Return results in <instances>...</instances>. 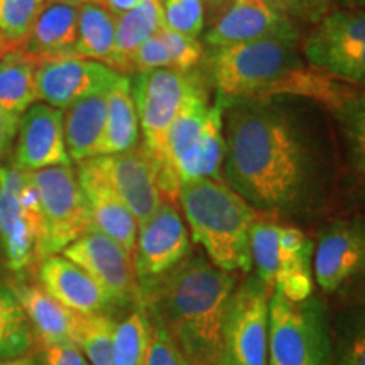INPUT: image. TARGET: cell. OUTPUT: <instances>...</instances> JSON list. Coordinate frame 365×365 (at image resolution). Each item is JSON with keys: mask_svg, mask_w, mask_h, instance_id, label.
<instances>
[{"mask_svg": "<svg viewBox=\"0 0 365 365\" xmlns=\"http://www.w3.org/2000/svg\"><path fill=\"white\" fill-rule=\"evenodd\" d=\"M139 117L132 97L130 78L120 75L107 93V118L97 156H110L134 149L139 143Z\"/></svg>", "mask_w": 365, "mask_h": 365, "instance_id": "obj_25", "label": "cell"}, {"mask_svg": "<svg viewBox=\"0 0 365 365\" xmlns=\"http://www.w3.org/2000/svg\"><path fill=\"white\" fill-rule=\"evenodd\" d=\"M323 108L286 95L227 105V185L269 217L308 222L322 213L330 202L335 170Z\"/></svg>", "mask_w": 365, "mask_h": 365, "instance_id": "obj_1", "label": "cell"}, {"mask_svg": "<svg viewBox=\"0 0 365 365\" xmlns=\"http://www.w3.org/2000/svg\"><path fill=\"white\" fill-rule=\"evenodd\" d=\"M113 328L115 322L103 313L80 314L76 345L90 365H115L113 362Z\"/></svg>", "mask_w": 365, "mask_h": 365, "instance_id": "obj_35", "label": "cell"}, {"mask_svg": "<svg viewBox=\"0 0 365 365\" xmlns=\"http://www.w3.org/2000/svg\"><path fill=\"white\" fill-rule=\"evenodd\" d=\"M207 2L213 7H220V6H223V4H227L228 0H207Z\"/></svg>", "mask_w": 365, "mask_h": 365, "instance_id": "obj_48", "label": "cell"}, {"mask_svg": "<svg viewBox=\"0 0 365 365\" xmlns=\"http://www.w3.org/2000/svg\"><path fill=\"white\" fill-rule=\"evenodd\" d=\"M281 223L271 220H257L250 230V255L255 276L266 282L274 291V276L279 252Z\"/></svg>", "mask_w": 365, "mask_h": 365, "instance_id": "obj_36", "label": "cell"}, {"mask_svg": "<svg viewBox=\"0 0 365 365\" xmlns=\"http://www.w3.org/2000/svg\"><path fill=\"white\" fill-rule=\"evenodd\" d=\"M365 272V215L322 227L313 252V276L327 294L349 287Z\"/></svg>", "mask_w": 365, "mask_h": 365, "instance_id": "obj_11", "label": "cell"}, {"mask_svg": "<svg viewBox=\"0 0 365 365\" xmlns=\"http://www.w3.org/2000/svg\"><path fill=\"white\" fill-rule=\"evenodd\" d=\"M191 252L190 234L175 203L163 202L137 230L134 271L139 282L163 276Z\"/></svg>", "mask_w": 365, "mask_h": 365, "instance_id": "obj_13", "label": "cell"}, {"mask_svg": "<svg viewBox=\"0 0 365 365\" xmlns=\"http://www.w3.org/2000/svg\"><path fill=\"white\" fill-rule=\"evenodd\" d=\"M120 75L95 59L63 58L46 61L36 70L38 97L63 110L81 98L108 91Z\"/></svg>", "mask_w": 365, "mask_h": 365, "instance_id": "obj_14", "label": "cell"}, {"mask_svg": "<svg viewBox=\"0 0 365 365\" xmlns=\"http://www.w3.org/2000/svg\"><path fill=\"white\" fill-rule=\"evenodd\" d=\"M158 68H173L171 54L168 51V46L164 43L161 31L145 41L134 53V56L130 59L129 71L140 73L158 70Z\"/></svg>", "mask_w": 365, "mask_h": 365, "instance_id": "obj_39", "label": "cell"}, {"mask_svg": "<svg viewBox=\"0 0 365 365\" xmlns=\"http://www.w3.org/2000/svg\"><path fill=\"white\" fill-rule=\"evenodd\" d=\"M0 56H2V51H0Z\"/></svg>", "mask_w": 365, "mask_h": 365, "instance_id": "obj_52", "label": "cell"}, {"mask_svg": "<svg viewBox=\"0 0 365 365\" xmlns=\"http://www.w3.org/2000/svg\"><path fill=\"white\" fill-rule=\"evenodd\" d=\"M308 65L365 90V11H333L314 22L303 43Z\"/></svg>", "mask_w": 365, "mask_h": 365, "instance_id": "obj_9", "label": "cell"}, {"mask_svg": "<svg viewBox=\"0 0 365 365\" xmlns=\"http://www.w3.org/2000/svg\"><path fill=\"white\" fill-rule=\"evenodd\" d=\"M113 190L129 208L137 225L144 223L163 203L158 168L143 145L125 153L97 156Z\"/></svg>", "mask_w": 365, "mask_h": 365, "instance_id": "obj_16", "label": "cell"}, {"mask_svg": "<svg viewBox=\"0 0 365 365\" xmlns=\"http://www.w3.org/2000/svg\"><path fill=\"white\" fill-rule=\"evenodd\" d=\"M21 115L0 107V163L7 156L19 132Z\"/></svg>", "mask_w": 365, "mask_h": 365, "instance_id": "obj_43", "label": "cell"}, {"mask_svg": "<svg viewBox=\"0 0 365 365\" xmlns=\"http://www.w3.org/2000/svg\"><path fill=\"white\" fill-rule=\"evenodd\" d=\"M44 6L46 0H4L0 6V44L4 54L24 46Z\"/></svg>", "mask_w": 365, "mask_h": 365, "instance_id": "obj_34", "label": "cell"}, {"mask_svg": "<svg viewBox=\"0 0 365 365\" xmlns=\"http://www.w3.org/2000/svg\"><path fill=\"white\" fill-rule=\"evenodd\" d=\"M150 325L153 331H150V344L144 365H188L190 360L181 354L166 330H163L154 322H150Z\"/></svg>", "mask_w": 365, "mask_h": 365, "instance_id": "obj_40", "label": "cell"}, {"mask_svg": "<svg viewBox=\"0 0 365 365\" xmlns=\"http://www.w3.org/2000/svg\"><path fill=\"white\" fill-rule=\"evenodd\" d=\"M41 63L24 49H12L0 56V107L22 115L39 100L36 70Z\"/></svg>", "mask_w": 365, "mask_h": 365, "instance_id": "obj_28", "label": "cell"}, {"mask_svg": "<svg viewBox=\"0 0 365 365\" xmlns=\"http://www.w3.org/2000/svg\"><path fill=\"white\" fill-rule=\"evenodd\" d=\"M164 27L196 38L205 26L203 0H161Z\"/></svg>", "mask_w": 365, "mask_h": 365, "instance_id": "obj_37", "label": "cell"}, {"mask_svg": "<svg viewBox=\"0 0 365 365\" xmlns=\"http://www.w3.org/2000/svg\"><path fill=\"white\" fill-rule=\"evenodd\" d=\"M95 2L102 4L108 12H112L115 17H120L122 14L129 12L130 9L139 6L143 0H95Z\"/></svg>", "mask_w": 365, "mask_h": 365, "instance_id": "obj_44", "label": "cell"}, {"mask_svg": "<svg viewBox=\"0 0 365 365\" xmlns=\"http://www.w3.org/2000/svg\"><path fill=\"white\" fill-rule=\"evenodd\" d=\"M34 330L12 286L0 282V362L33 349Z\"/></svg>", "mask_w": 365, "mask_h": 365, "instance_id": "obj_30", "label": "cell"}, {"mask_svg": "<svg viewBox=\"0 0 365 365\" xmlns=\"http://www.w3.org/2000/svg\"><path fill=\"white\" fill-rule=\"evenodd\" d=\"M333 365H365V304L345 308L331 327Z\"/></svg>", "mask_w": 365, "mask_h": 365, "instance_id": "obj_32", "label": "cell"}, {"mask_svg": "<svg viewBox=\"0 0 365 365\" xmlns=\"http://www.w3.org/2000/svg\"><path fill=\"white\" fill-rule=\"evenodd\" d=\"M149 314L139 303L134 312L113 328V362L115 365H144L150 344Z\"/></svg>", "mask_w": 365, "mask_h": 365, "instance_id": "obj_33", "label": "cell"}, {"mask_svg": "<svg viewBox=\"0 0 365 365\" xmlns=\"http://www.w3.org/2000/svg\"><path fill=\"white\" fill-rule=\"evenodd\" d=\"M33 178L43 220L38 244L39 264L63 252L68 245L93 228V223L78 176L71 166L44 168L33 171Z\"/></svg>", "mask_w": 365, "mask_h": 365, "instance_id": "obj_7", "label": "cell"}, {"mask_svg": "<svg viewBox=\"0 0 365 365\" xmlns=\"http://www.w3.org/2000/svg\"><path fill=\"white\" fill-rule=\"evenodd\" d=\"M271 294L255 274L237 284L223 325L220 365H267Z\"/></svg>", "mask_w": 365, "mask_h": 365, "instance_id": "obj_10", "label": "cell"}, {"mask_svg": "<svg viewBox=\"0 0 365 365\" xmlns=\"http://www.w3.org/2000/svg\"><path fill=\"white\" fill-rule=\"evenodd\" d=\"M83 2H48L36 19L22 49L43 65L54 59L75 58L78 16Z\"/></svg>", "mask_w": 365, "mask_h": 365, "instance_id": "obj_20", "label": "cell"}, {"mask_svg": "<svg viewBox=\"0 0 365 365\" xmlns=\"http://www.w3.org/2000/svg\"><path fill=\"white\" fill-rule=\"evenodd\" d=\"M314 242L294 225H281L274 289L291 301L313 296Z\"/></svg>", "mask_w": 365, "mask_h": 365, "instance_id": "obj_21", "label": "cell"}, {"mask_svg": "<svg viewBox=\"0 0 365 365\" xmlns=\"http://www.w3.org/2000/svg\"><path fill=\"white\" fill-rule=\"evenodd\" d=\"M349 296L352 304H365V272L349 286Z\"/></svg>", "mask_w": 365, "mask_h": 365, "instance_id": "obj_45", "label": "cell"}, {"mask_svg": "<svg viewBox=\"0 0 365 365\" xmlns=\"http://www.w3.org/2000/svg\"><path fill=\"white\" fill-rule=\"evenodd\" d=\"M107 93L102 91L81 98L63 112V130L71 161L97 158L107 118Z\"/></svg>", "mask_w": 365, "mask_h": 365, "instance_id": "obj_24", "label": "cell"}, {"mask_svg": "<svg viewBox=\"0 0 365 365\" xmlns=\"http://www.w3.org/2000/svg\"><path fill=\"white\" fill-rule=\"evenodd\" d=\"M2 2H4V0H0V6H2Z\"/></svg>", "mask_w": 365, "mask_h": 365, "instance_id": "obj_51", "label": "cell"}, {"mask_svg": "<svg viewBox=\"0 0 365 365\" xmlns=\"http://www.w3.org/2000/svg\"><path fill=\"white\" fill-rule=\"evenodd\" d=\"M49 2H86V0H49Z\"/></svg>", "mask_w": 365, "mask_h": 365, "instance_id": "obj_49", "label": "cell"}, {"mask_svg": "<svg viewBox=\"0 0 365 365\" xmlns=\"http://www.w3.org/2000/svg\"><path fill=\"white\" fill-rule=\"evenodd\" d=\"M299 53L298 36L218 48L212 65L215 100L225 108L235 100L286 95L312 100L330 112L357 90L308 65Z\"/></svg>", "mask_w": 365, "mask_h": 365, "instance_id": "obj_3", "label": "cell"}, {"mask_svg": "<svg viewBox=\"0 0 365 365\" xmlns=\"http://www.w3.org/2000/svg\"><path fill=\"white\" fill-rule=\"evenodd\" d=\"M208 105L203 88L195 90L182 103L180 113L166 135V158L176 171V164L193 149L207 120Z\"/></svg>", "mask_w": 365, "mask_h": 365, "instance_id": "obj_31", "label": "cell"}, {"mask_svg": "<svg viewBox=\"0 0 365 365\" xmlns=\"http://www.w3.org/2000/svg\"><path fill=\"white\" fill-rule=\"evenodd\" d=\"M61 255L83 269L105 291L112 304L139 303V284L134 271V257L97 228H90L63 250Z\"/></svg>", "mask_w": 365, "mask_h": 365, "instance_id": "obj_12", "label": "cell"}, {"mask_svg": "<svg viewBox=\"0 0 365 365\" xmlns=\"http://www.w3.org/2000/svg\"><path fill=\"white\" fill-rule=\"evenodd\" d=\"M333 11H365V0H294L291 17L317 22Z\"/></svg>", "mask_w": 365, "mask_h": 365, "instance_id": "obj_41", "label": "cell"}, {"mask_svg": "<svg viewBox=\"0 0 365 365\" xmlns=\"http://www.w3.org/2000/svg\"><path fill=\"white\" fill-rule=\"evenodd\" d=\"M161 36L168 46V51L171 54L173 68L180 71H191L202 61L203 46L200 41L191 36L175 33V31L163 27Z\"/></svg>", "mask_w": 365, "mask_h": 365, "instance_id": "obj_38", "label": "cell"}, {"mask_svg": "<svg viewBox=\"0 0 365 365\" xmlns=\"http://www.w3.org/2000/svg\"><path fill=\"white\" fill-rule=\"evenodd\" d=\"M41 207L33 171L0 166V249L14 272L38 264Z\"/></svg>", "mask_w": 365, "mask_h": 365, "instance_id": "obj_8", "label": "cell"}, {"mask_svg": "<svg viewBox=\"0 0 365 365\" xmlns=\"http://www.w3.org/2000/svg\"><path fill=\"white\" fill-rule=\"evenodd\" d=\"M178 202L210 262L228 272L252 271L250 230L257 210L225 182L208 178L182 180Z\"/></svg>", "mask_w": 365, "mask_h": 365, "instance_id": "obj_4", "label": "cell"}, {"mask_svg": "<svg viewBox=\"0 0 365 365\" xmlns=\"http://www.w3.org/2000/svg\"><path fill=\"white\" fill-rule=\"evenodd\" d=\"M117 17L102 4L86 0L81 4L78 16V36H76L73 56L95 59L107 65L115 39Z\"/></svg>", "mask_w": 365, "mask_h": 365, "instance_id": "obj_29", "label": "cell"}, {"mask_svg": "<svg viewBox=\"0 0 365 365\" xmlns=\"http://www.w3.org/2000/svg\"><path fill=\"white\" fill-rule=\"evenodd\" d=\"M281 36H298L289 17L277 12L266 0H235L208 31L205 41L218 49Z\"/></svg>", "mask_w": 365, "mask_h": 365, "instance_id": "obj_18", "label": "cell"}, {"mask_svg": "<svg viewBox=\"0 0 365 365\" xmlns=\"http://www.w3.org/2000/svg\"><path fill=\"white\" fill-rule=\"evenodd\" d=\"M39 286L63 307L78 314L103 313L112 301L83 269L65 255H51L38 266Z\"/></svg>", "mask_w": 365, "mask_h": 365, "instance_id": "obj_19", "label": "cell"}, {"mask_svg": "<svg viewBox=\"0 0 365 365\" xmlns=\"http://www.w3.org/2000/svg\"><path fill=\"white\" fill-rule=\"evenodd\" d=\"M76 176L88 203L93 228L120 244L134 257L139 225L105 176L98 158L80 161Z\"/></svg>", "mask_w": 365, "mask_h": 365, "instance_id": "obj_17", "label": "cell"}, {"mask_svg": "<svg viewBox=\"0 0 365 365\" xmlns=\"http://www.w3.org/2000/svg\"><path fill=\"white\" fill-rule=\"evenodd\" d=\"M188 365H210V364H193V362H190Z\"/></svg>", "mask_w": 365, "mask_h": 365, "instance_id": "obj_50", "label": "cell"}, {"mask_svg": "<svg viewBox=\"0 0 365 365\" xmlns=\"http://www.w3.org/2000/svg\"><path fill=\"white\" fill-rule=\"evenodd\" d=\"M330 113L339 130L350 191L365 205V90H355Z\"/></svg>", "mask_w": 365, "mask_h": 365, "instance_id": "obj_22", "label": "cell"}, {"mask_svg": "<svg viewBox=\"0 0 365 365\" xmlns=\"http://www.w3.org/2000/svg\"><path fill=\"white\" fill-rule=\"evenodd\" d=\"M41 344H76L80 314L63 307L41 286H12Z\"/></svg>", "mask_w": 365, "mask_h": 365, "instance_id": "obj_23", "label": "cell"}, {"mask_svg": "<svg viewBox=\"0 0 365 365\" xmlns=\"http://www.w3.org/2000/svg\"><path fill=\"white\" fill-rule=\"evenodd\" d=\"M267 365H333L330 317L322 298L291 301L272 291Z\"/></svg>", "mask_w": 365, "mask_h": 365, "instance_id": "obj_6", "label": "cell"}, {"mask_svg": "<svg viewBox=\"0 0 365 365\" xmlns=\"http://www.w3.org/2000/svg\"><path fill=\"white\" fill-rule=\"evenodd\" d=\"M164 27L161 0H143L139 6L117 17L115 39L107 66L118 73L129 71L137 49Z\"/></svg>", "mask_w": 365, "mask_h": 365, "instance_id": "obj_27", "label": "cell"}, {"mask_svg": "<svg viewBox=\"0 0 365 365\" xmlns=\"http://www.w3.org/2000/svg\"><path fill=\"white\" fill-rule=\"evenodd\" d=\"M223 113L225 108L218 100H215L212 107H208L207 120L198 140L193 149L176 164V173L181 181L196 180V178L222 181V168L225 159Z\"/></svg>", "mask_w": 365, "mask_h": 365, "instance_id": "obj_26", "label": "cell"}, {"mask_svg": "<svg viewBox=\"0 0 365 365\" xmlns=\"http://www.w3.org/2000/svg\"><path fill=\"white\" fill-rule=\"evenodd\" d=\"M0 365H38L36 364V360L33 357H17V359H11V360H4V362H0Z\"/></svg>", "mask_w": 365, "mask_h": 365, "instance_id": "obj_47", "label": "cell"}, {"mask_svg": "<svg viewBox=\"0 0 365 365\" xmlns=\"http://www.w3.org/2000/svg\"><path fill=\"white\" fill-rule=\"evenodd\" d=\"M44 365H90L76 344L43 345Z\"/></svg>", "mask_w": 365, "mask_h": 365, "instance_id": "obj_42", "label": "cell"}, {"mask_svg": "<svg viewBox=\"0 0 365 365\" xmlns=\"http://www.w3.org/2000/svg\"><path fill=\"white\" fill-rule=\"evenodd\" d=\"M235 287L234 272L190 252L171 271L139 282V303L190 362L220 365L223 325Z\"/></svg>", "mask_w": 365, "mask_h": 365, "instance_id": "obj_2", "label": "cell"}, {"mask_svg": "<svg viewBox=\"0 0 365 365\" xmlns=\"http://www.w3.org/2000/svg\"><path fill=\"white\" fill-rule=\"evenodd\" d=\"M14 166L38 171L53 166H71L63 130V110L36 102L21 115Z\"/></svg>", "mask_w": 365, "mask_h": 365, "instance_id": "obj_15", "label": "cell"}, {"mask_svg": "<svg viewBox=\"0 0 365 365\" xmlns=\"http://www.w3.org/2000/svg\"><path fill=\"white\" fill-rule=\"evenodd\" d=\"M269 6H272L276 9L277 12L284 14L286 17H289L291 19V11H293V6H294V0H266Z\"/></svg>", "mask_w": 365, "mask_h": 365, "instance_id": "obj_46", "label": "cell"}, {"mask_svg": "<svg viewBox=\"0 0 365 365\" xmlns=\"http://www.w3.org/2000/svg\"><path fill=\"white\" fill-rule=\"evenodd\" d=\"M140 134L144 137L143 148L153 158L158 168L159 191L163 202L175 203L180 198L181 180L166 158V135L185 100L195 90L202 88L198 76L190 71L175 68L135 73L130 80Z\"/></svg>", "mask_w": 365, "mask_h": 365, "instance_id": "obj_5", "label": "cell"}]
</instances>
